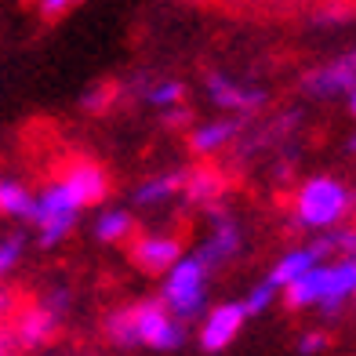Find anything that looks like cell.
I'll return each instance as SVG.
<instances>
[{
  "instance_id": "obj_1",
  "label": "cell",
  "mask_w": 356,
  "mask_h": 356,
  "mask_svg": "<svg viewBox=\"0 0 356 356\" xmlns=\"http://www.w3.org/2000/svg\"><path fill=\"white\" fill-rule=\"evenodd\" d=\"M106 334L120 349H153L175 353L186 346V327L168 316L160 302H131L106 316Z\"/></svg>"
},
{
  "instance_id": "obj_2",
  "label": "cell",
  "mask_w": 356,
  "mask_h": 356,
  "mask_svg": "<svg viewBox=\"0 0 356 356\" xmlns=\"http://www.w3.org/2000/svg\"><path fill=\"white\" fill-rule=\"evenodd\" d=\"M356 291V258H334L316 269H309L302 280L284 287L280 295L287 302V309H316L323 320H338L346 313V305L353 302Z\"/></svg>"
},
{
  "instance_id": "obj_3",
  "label": "cell",
  "mask_w": 356,
  "mask_h": 356,
  "mask_svg": "<svg viewBox=\"0 0 356 356\" xmlns=\"http://www.w3.org/2000/svg\"><path fill=\"white\" fill-rule=\"evenodd\" d=\"M295 222L309 233H331V229H342L346 218L353 215V189L334 175H316V178H305L295 193Z\"/></svg>"
},
{
  "instance_id": "obj_4",
  "label": "cell",
  "mask_w": 356,
  "mask_h": 356,
  "mask_svg": "<svg viewBox=\"0 0 356 356\" xmlns=\"http://www.w3.org/2000/svg\"><path fill=\"white\" fill-rule=\"evenodd\" d=\"M207 291H211V273H207L193 254H182L164 273L156 302L168 309L171 320H178L186 327V323H197L207 313Z\"/></svg>"
},
{
  "instance_id": "obj_5",
  "label": "cell",
  "mask_w": 356,
  "mask_h": 356,
  "mask_svg": "<svg viewBox=\"0 0 356 356\" xmlns=\"http://www.w3.org/2000/svg\"><path fill=\"white\" fill-rule=\"evenodd\" d=\"M80 215H84V207L73 197V189L62 182V178H55V182H47L40 193H33V204H29L26 218L33 222V229H37V244L55 248L76 229Z\"/></svg>"
},
{
  "instance_id": "obj_6",
  "label": "cell",
  "mask_w": 356,
  "mask_h": 356,
  "mask_svg": "<svg viewBox=\"0 0 356 356\" xmlns=\"http://www.w3.org/2000/svg\"><path fill=\"white\" fill-rule=\"evenodd\" d=\"M240 248H244V233H240L236 218L225 211V207L211 204L207 207V236L197 244L193 258H197L207 273H215L222 266H229L233 258L240 254Z\"/></svg>"
},
{
  "instance_id": "obj_7",
  "label": "cell",
  "mask_w": 356,
  "mask_h": 356,
  "mask_svg": "<svg viewBox=\"0 0 356 356\" xmlns=\"http://www.w3.org/2000/svg\"><path fill=\"white\" fill-rule=\"evenodd\" d=\"M302 91L309 95V99H320V102L346 99L349 109H353L356 106V55L346 51L334 62H327V66L309 70L302 76Z\"/></svg>"
},
{
  "instance_id": "obj_8",
  "label": "cell",
  "mask_w": 356,
  "mask_h": 356,
  "mask_svg": "<svg viewBox=\"0 0 356 356\" xmlns=\"http://www.w3.org/2000/svg\"><path fill=\"white\" fill-rule=\"evenodd\" d=\"M244 323H248V313H244V305H240V302L207 305V313L200 316L197 342H200L204 353H222V349H229L236 338H240Z\"/></svg>"
},
{
  "instance_id": "obj_9",
  "label": "cell",
  "mask_w": 356,
  "mask_h": 356,
  "mask_svg": "<svg viewBox=\"0 0 356 356\" xmlns=\"http://www.w3.org/2000/svg\"><path fill=\"white\" fill-rule=\"evenodd\" d=\"M204 91H207V99H211L218 109L236 113V117H248V113L266 106V91L262 88L244 84V80H236L229 73H218V70H211L204 76Z\"/></svg>"
},
{
  "instance_id": "obj_10",
  "label": "cell",
  "mask_w": 356,
  "mask_h": 356,
  "mask_svg": "<svg viewBox=\"0 0 356 356\" xmlns=\"http://www.w3.org/2000/svg\"><path fill=\"white\" fill-rule=\"evenodd\" d=\"M131 262L142 269V273H153V277H164V273L186 254L182 248V236L178 233H142V236H131Z\"/></svg>"
},
{
  "instance_id": "obj_11",
  "label": "cell",
  "mask_w": 356,
  "mask_h": 356,
  "mask_svg": "<svg viewBox=\"0 0 356 356\" xmlns=\"http://www.w3.org/2000/svg\"><path fill=\"white\" fill-rule=\"evenodd\" d=\"M58 178L73 189V197L80 200V207L106 204V197H109V175L95 164V160H73Z\"/></svg>"
},
{
  "instance_id": "obj_12",
  "label": "cell",
  "mask_w": 356,
  "mask_h": 356,
  "mask_svg": "<svg viewBox=\"0 0 356 356\" xmlns=\"http://www.w3.org/2000/svg\"><path fill=\"white\" fill-rule=\"evenodd\" d=\"M240 135V120L233 117H215V120H204L189 131V149L197 156H215L222 153L225 145Z\"/></svg>"
},
{
  "instance_id": "obj_13",
  "label": "cell",
  "mask_w": 356,
  "mask_h": 356,
  "mask_svg": "<svg viewBox=\"0 0 356 356\" xmlns=\"http://www.w3.org/2000/svg\"><path fill=\"white\" fill-rule=\"evenodd\" d=\"M58 323H62V316H55L51 309H44V305L37 302L33 309H26L19 316V323H15V338H19V346H26V349H40V346H47L55 338Z\"/></svg>"
},
{
  "instance_id": "obj_14",
  "label": "cell",
  "mask_w": 356,
  "mask_h": 356,
  "mask_svg": "<svg viewBox=\"0 0 356 356\" xmlns=\"http://www.w3.org/2000/svg\"><path fill=\"white\" fill-rule=\"evenodd\" d=\"M320 262H316V254L309 251V244H302V248H287L280 258H277V266L269 269V277H266V284H273L277 291H284V287H291L295 280H302L309 269H316Z\"/></svg>"
},
{
  "instance_id": "obj_15",
  "label": "cell",
  "mask_w": 356,
  "mask_h": 356,
  "mask_svg": "<svg viewBox=\"0 0 356 356\" xmlns=\"http://www.w3.org/2000/svg\"><path fill=\"white\" fill-rule=\"evenodd\" d=\"M91 236L99 240V244H124V240L135 236V215L127 211V207H102L99 215L91 222Z\"/></svg>"
},
{
  "instance_id": "obj_16",
  "label": "cell",
  "mask_w": 356,
  "mask_h": 356,
  "mask_svg": "<svg viewBox=\"0 0 356 356\" xmlns=\"http://www.w3.org/2000/svg\"><path fill=\"white\" fill-rule=\"evenodd\" d=\"M182 182H186V171H160V175H149L142 178V186L135 189V207H160L168 204L175 193H182Z\"/></svg>"
},
{
  "instance_id": "obj_17",
  "label": "cell",
  "mask_w": 356,
  "mask_h": 356,
  "mask_svg": "<svg viewBox=\"0 0 356 356\" xmlns=\"http://www.w3.org/2000/svg\"><path fill=\"white\" fill-rule=\"evenodd\" d=\"M182 193H186V200H189V204H204V207H211V204H218V197L225 193V178H222L215 168L186 171Z\"/></svg>"
},
{
  "instance_id": "obj_18",
  "label": "cell",
  "mask_w": 356,
  "mask_h": 356,
  "mask_svg": "<svg viewBox=\"0 0 356 356\" xmlns=\"http://www.w3.org/2000/svg\"><path fill=\"white\" fill-rule=\"evenodd\" d=\"M142 102L149 109H160V113H171L186 102V84L182 80H171V76H160V80H142Z\"/></svg>"
},
{
  "instance_id": "obj_19",
  "label": "cell",
  "mask_w": 356,
  "mask_h": 356,
  "mask_svg": "<svg viewBox=\"0 0 356 356\" xmlns=\"http://www.w3.org/2000/svg\"><path fill=\"white\" fill-rule=\"evenodd\" d=\"M29 204H33V193L19 178H0V215L4 218H26Z\"/></svg>"
},
{
  "instance_id": "obj_20",
  "label": "cell",
  "mask_w": 356,
  "mask_h": 356,
  "mask_svg": "<svg viewBox=\"0 0 356 356\" xmlns=\"http://www.w3.org/2000/svg\"><path fill=\"white\" fill-rule=\"evenodd\" d=\"M22 254H26V236L22 233H11V236L0 240V280H4L15 266H22Z\"/></svg>"
},
{
  "instance_id": "obj_21",
  "label": "cell",
  "mask_w": 356,
  "mask_h": 356,
  "mask_svg": "<svg viewBox=\"0 0 356 356\" xmlns=\"http://www.w3.org/2000/svg\"><path fill=\"white\" fill-rule=\"evenodd\" d=\"M277 298H280V291L262 280V284H254V287L248 291V298L240 302V305H244V313H248V320H251V316H258V313H266Z\"/></svg>"
},
{
  "instance_id": "obj_22",
  "label": "cell",
  "mask_w": 356,
  "mask_h": 356,
  "mask_svg": "<svg viewBox=\"0 0 356 356\" xmlns=\"http://www.w3.org/2000/svg\"><path fill=\"white\" fill-rule=\"evenodd\" d=\"M327 346H331V334L320 331V327H313V331H302V334H298L295 353H298V356H320Z\"/></svg>"
},
{
  "instance_id": "obj_23",
  "label": "cell",
  "mask_w": 356,
  "mask_h": 356,
  "mask_svg": "<svg viewBox=\"0 0 356 356\" xmlns=\"http://www.w3.org/2000/svg\"><path fill=\"white\" fill-rule=\"evenodd\" d=\"M76 4H84V0H37V11H40L44 22H55V19H62L66 11H73Z\"/></svg>"
},
{
  "instance_id": "obj_24",
  "label": "cell",
  "mask_w": 356,
  "mask_h": 356,
  "mask_svg": "<svg viewBox=\"0 0 356 356\" xmlns=\"http://www.w3.org/2000/svg\"><path fill=\"white\" fill-rule=\"evenodd\" d=\"M113 99H117V88H113V84H99V88H95V95H84V106L99 113V109H106V102H113Z\"/></svg>"
},
{
  "instance_id": "obj_25",
  "label": "cell",
  "mask_w": 356,
  "mask_h": 356,
  "mask_svg": "<svg viewBox=\"0 0 356 356\" xmlns=\"http://www.w3.org/2000/svg\"><path fill=\"white\" fill-rule=\"evenodd\" d=\"M8 309H11V295H8L4 287H0V313H8Z\"/></svg>"
},
{
  "instance_id": "obj_26",
  "label": "cell",
  "mask_w": 356,
  "mask_h": 356,
  "mask_svg": "<svg viewBox=\"0 0 356 356\" xmlns=\"http://www.w3.org/2000/svg\"><path fill=\"white\" fill-rule=\"evenodd\" d=\"M0 356H11V353H8V349H0Z\"/></svg>"
},
{
  "instance_id": "obj_27",
  "label": "cell",
  "mask_w": 356,
  "mask_h": 356,
  "mask_svg": "<svg viewBox=\"0 0 356 356\" xmlns=\"http://www.w3.org/2000/svg\"><path fill=\"white\" fill-rule=\"evenodd\" d=\"M0 349H4V342H0Z\"/></svg>"
}]
</instances>
